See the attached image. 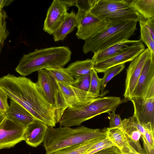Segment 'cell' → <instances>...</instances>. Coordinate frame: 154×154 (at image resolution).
Instances as JSON below:
<instances>
[{
  "label": "cell",
  "mask_w": 154,
  "mask_h": 154,
  "mask_svg": "<svg viewBox=\"0 0 154 154\" xmlns=\"http://www.w3.org/2000/svg\"><path fill=\"white\" fill-rule=\"evenodd\" d=\"M102 139L94 140L81 144L67 147L51 154H85L92 146Z\"/></svg>",
  "instance_id": "23"
},
{
  "label": "cell",
  "mask_w": 154,
  "mask_h": 154,
  "mask_svg": "<svg viewBox=\"0 0 154 154\" xmlns=\"http://www.w3.org/2000/svg\"><path fill=\"white\" fill-rule=\"evenodd\" d=\"M26 127L5 117L0 124V150L13 147L24 140Z\"/></svg>",
  "instance_id": "11"
},
{
  "label": "cell",
  "mask_w": 154,
  "mask_h": 154,
  "mask_svg": "<svg viewBox=\"0 0 154 154\" xmlns=\"http://www.w3.org/2000/svg\"><path fill=\"white\" fill-rule=\"evenodd\" d=\"M137 22L130 21L110 26L98 34L85 40L83 53L96 52L119 42L126 40L137 29Z\"/></svg>",
  "instance_id": "5"
},
{
  "label": "cell",
  "mask_w": 154,
  "mask_h": 154,
  "mask_svg": "<svg viewBox=\"0 0 154 154\" xmlns=\"http://www.w3.org/2000/svg\"><path fill=\"white\" fill-rule=\"evenodd\" d=\"M103 131L106 137L119 150H122L130 145L125 134L121 129L107 128Z\"/></svg>",
  "instance_id": "22"
},
{
  "label": "cell",
  "mask_w": 154,
  "mask_h": 154,
  "mask_svg": "<svg viewBox=\"0 0 154 154\" xmlns=\"http://www.w3.org/2000/svg\"><path fill=\"white\" fill-rule=\"evenodd\" d=\"M126 136L129 144L137 151L141 153L144 152L140 142L141 137L143 139L146 149L148 146L145 138V129L139 122L135 114L128 118L122 120L121 128Z\"/></svg>",
  "instance_id": "10"
},
{
  "label": "cell",
  "mask_w": 154,
  "mask_h": 154,
  "mask_svg": "<svg viewBox=\"0 0 154 154\" xmlns=\"http://www.w3.org/2000/svg\"><path fill=\"white\" fill-rule=\"evenodd\" d=\"M130 100L133 105L134 113L140 123L143 126L150 123L154 126V98H134Z\"/></svg>",
  "instance_id": "14"
},
{
  "label": "cell",
  "mask_w": 154,
  "mask_h": 154,
  "mask_svg": "<svg viewBox=\"0 0 154 154\" xmlns=\"http://www.w3.org/2000/svg\"><path fill=\"white\" fill-rule=\"evenodd\" d=\"M5 115L8 119L25 127L35 119L28 111L12 100Z\"/></svg>",
  "instance_id": "17"
},
{
  "label": "cell",
  "mask_w": 154,
  "mask_h": 154,
  "mask_svg": "<svg viewBox=\"0 0 154 154\" xmlns=\"http://www.w3.org/2000/svg\"><path fill=\"white\" fill-rule=\"evenodd\" d=\"M8 98L6 94L0 89V109L4 113H5L9 108Z\"/></svg>",
  "instance_id": "35"
},
{
  "label": "cell",
  "mask_w": 154,
  "mask_h": 154,
  "mask_svg": "<svg viewBox=\"0 0 154 154\" xmlns=\"http://www.w3.org/2000/svg\"><path fill=\"white\" fill-rule=\"evenodd\" d=\"M116 109L108 113V117L109 120V128H120L122 127V120L119 115L115 113Z\"/></svg>",
  "instance_id": "33"
},
{
  "label": "cell",
  "mask_w": 154,
  "mask_h": 154,
  "mask_svg": "<svg viewBox=\"0 0 154 154\" xmlns=\"http://www.w3.org/2000/svg\"><path fill=\"white\" fill-rule=\"evenodd\" d=\"M5 117V113L0 111V124Z\"/></svg>",
  "instance_id": "39"
},
{
  "label": "cell",
  "mask_w": 154,
  "mask_h": 154,
  "mask_svg": "<svg viewBox=\"0 0 154 154\" xmlns=\"http://www.w3.org/2000/svg\"><path fill=\"white\" fill-rule=\"evenodd\" d=\"M90 75L91 81L88 92L102 97L103 96L100 94L101 78L98 77L97 73L94 69L92 70Z\"/></svg>",
  "instance_id": "27"
},
{
  "label": "cell",
  "mask_w": 154,
  "mask_h": 154,
  "mask_svg": "<svg viewBox=\"0 0 154 154\" xmlns=\"http://www.w3.org/2000/svg\"><path fill=\"white\" fill-rule=\"evenodd\" d=\"M7 17L6 13L4 10L0 11V51L5 41L9 34L6 24Z\"/></svg>",
  "instance_id": "26"
},
{
  "label": "cell",
  "mask_w": 154,
  "mask_h": 154,
  "mask_svg": "<svg viewBox=\"0 0 154 154\" xmlns=\"http://www.w3.org/2000/svg\"><path fill=\"white\" fill-rule=\"evenodd\" d=\"M154 98V54H151L143 68L131 98Z\"/></svg>",
  "instance_id": "8"
},
{
  "label": "cell",
  "mask_w": 154,
  "mask_h": 154,
  "mask_svg": "<svg viewBox=\"0 0 154 154\" xmlns=\"http://www.w3.org/2000/svg\"><path fill=\"white\" fill-rule=\"evenodd\" d=\"M0 111H1V112H2L1 110V109H0Z\"/></svg>",
  "instance_id": "40"
},
{
  "label": "cell",
  "mask_w": 154,
  "mask_h": 154,
  "mask_svg": "<svg viewBox=\"0 0 154 154\" xmlns=\"http://www.w3.org/2000/svg\"><path fill=\"white\" fill-rule=\"evenodd\" d=\"M77 23L76 14L75 11L72 10L70 13H68L61 25L52 34L54 41H63L77 27Z\"/></svg>",
  "instance_id": "19"
},
{
  "label": "cell",
  "mask_w": 154,
  "mask_h": 154,
  "mask_svg": "<svg viewBox=\"0 0 154 154\" xmlns=\"http://www.w3.org/2000/svg\"><path fill=\"white\" fill-rule=\"evenodd\" d=\"M131 5L145 19L154 17V0H127Z\"/></svg>",
  "instance_id": "21"
},
{
  "label": "cell",
  "mask_w": 154,
  "mask_h": 154,
  "mask_svg": "<svg viewBox=\"0 0 154 154\" xmlns=\"http://www.w3.org/2000/svg\"><path fill=\"white\" fill-rule=\"evenodd\" d=\"M71 55V51L66 46L35 49L23 55L15 70L25 76L41 69L63 67L70 60Z\"/></svg>",
  "instance_id": "2"
},
{
  "label": "cell",
  "mask_w": 154,
  "mask_h": 154,
  "mask_svg": "<svg viewBox=\"0 0 154 154\" xmlns=\"http://www.w3.org/2000/svg\"><path fill=\"white\" fill-rule=\"evenodd\" d=\"M68 8L63 0H53L48 10L43 25L44 30L52 35L67 15Z\"/></svg>",
  "instance_id": "13"
},
{
  "label": "cell",
  "mask_w": 154,
  "mask_h": 154,
  "mask_svg": "<svg viewBox=\"0 0 154 154\" xmlns=\"http://www.w3.org/2000/svg\"><path fill=\"white\" fill-rule=\"evenodd\" d=\"M38 73L36 83L45 98L55 108L56 96L58 89L56 80L46 69L38 70Z\"/></svg>",
  "instance_id": "15"
},
{
  "label": "cell",
  "mask_w": 154,
  "mask_h": 154,
  "mask_svg": "<svg viewBox=\"0 0 154 154\" xmlns=\"http://www.w3.org/2000/svg\"><path fill=\"white\" fill-rule=\"evenodd\" d=\"M139 22L147 29L154 40V17L149 19L143 18Z\"/></svg>",
  "instance_id": "34"
},
{
  "label": "cell",
  "mask_w": 154,
  "mask_h": 154,
  "mask_svg": "<svg viewBox=\"0 0 154 154\" xmlns=\"http://www.w3.org/2000/svg\"><path fill=\"white\" fill-rule=\"evenodd\" d=\"M143 126L145 129V138L148 146L147 151L151 154L154 149V126L150 123Z\"/></svg>",
  "instance_id": "30"
},
{
  "label": "cell",
  "mask_w": 154,
  "mask_h": 154,
  "mask_svg": "<svg viewBox=\"0 0 154 154\" xmlns=\"http://www.w3.org/2000/svg\"><path fill=\"white\" fill-rule=\"evenodd\" d=\"M113 146H115L114 143L106 137L92 146L85 154H93Z\"/></svg>",
  "instance_id": "31"
},
{
  "label": "cell",
  "mask_w": 154,
  "mask_h": 154,
  "mask_svg": "<svg viewBox=\"0 0 154 154\" xmlns=\"http://www.w3.org/2000/svg\"><path fill=\"white\" fill-rule=\"evenodd\" d=\"M125 67V64H121L111 67L104 73V76L101 78V94L103 96L106 94L105 89L107 83L114 76L119 74Z\"/></svg>",
  "instance_id": "25"
},
{
  "label": "cell",
  "mask_w": 154,
  "mask_h": 154,
  "mask_svg": "<svg viewBox=\"0 0 154 154\" xmlns=\"http://www.w3.org/2000/svg\"><path fill=\"white\" fill-rule=\"evenodd\" d=\"M90 12L111 26L139 22L143 18L127 0H97Z\"/></svg>",
  "instance_id": "4"
},
{
  "label": "cell",
  "mask_w": 154,
  "mask_h": 154,
  "mask_svg": "<svg viewBox=\"0 0 154 154\" xmlns=\"http://www.w3.org/2000/svg\"><path fill=\"white\" fill-rule=\"evenodd\" d=\"M126 102L119 97H99L91 103L75 109H66L59 122L60 126H79L83 122L104 113H109Z\"/></svg>",
  "instance_id": "3"
},
{
  "label": "cell",
  "mask_w": 154,
  "mask_h": 154,
  "mask_svg": "<svg viewBox=\"0 0 154 154\" xmlns=\"http://www.w3.org/2000/svg\"><path fill=\"white\" fill-rule=\"evenodd\" d=\"M94 64L92 60L77 61L69 65L65 70L75 79L84 75H91L92 70L94 69Z\"/></svg>",
  "instance_id": "20"
},
{
  "label": "cell",
  "mask_w": 154,
  "mask_h": 154,
  "mask_svg": "<svg viewBox=\"0 0 154 154\" xmlns=\"http://www.w3.org/2000/svg\"><path fill=\"white\" fill-rule=\"evenodd\" d=\"M48 126L36 119L26 127L24 134V140L28 145L36 147L43 142Z\"/></svg>",
  "instance_id": "16"
},
{
  "label": "cell",
  "mask_w": 154,
  "mask_h": 154,
  "mask_svg": "<svg viewBox=\"0 0 154 154\" xmlns=\"http://www.w3.org/2000/svg\"><path fill=\"white\" fill-rule=\"evenodd\" d=\"M90 81V75H84L75 79L70 85L82 90L88 92Z\"/></svg>",
  "instance_id": "29"
},
{
  "label": "cell",
  "mask_w": 154,
  "mask_h": 154,
  "mask_svg": "<svg viewBox=\"0 0 154 154\" xmlns=\"http://www.w3.org/2000/svg\"><path fill=\"white\" fill-rule=\"evenodd\" d=\"M116 154H149L148 152L144 151L142 153H140L132 148L130 145L122 150H120L117 148Z\"/></svg>",
  "instance_id": "36"
},
{
  "label": "cell",
  "mask_w": 154,
  "mask_h": 154,
  "mask_svg": "<svg viewBox=\"0 0 154 154\" xmlns=\"http://www.w3.org/2000/svg\"><path fill=\"white\" fill-rule=\"evenodd\" d=\"M106 137L103 131L83 125L74 128L61 126L55 128L48 126L43 146L46 154H51L63 148L103 139Z\"/></svg>",
  "instance_id": "1"
},
{
  "label": "cell",
  "mask_w": 154,
  "mask_h": 154,
  "mask_svg": "<svg viewBox=\"0 0 154 154\" xmlns=\"http://www.w3.org/2000/svg\"><path fill=\"white\" fill-rule=\"evenodd\" d=\"M151 52L147 48L132 61L126 70L124 96L126 102L131 99L144 66Z\"/></svg>",
  "instance_id": "9"
},
{
  "label": "cell",
  "mask_w": 154,
  "mask_h": 154,
  "mask_svg": "<svg viewBox=\"0 0 154 154\" xmlns=\"http://www.w3.org/2000/svg\"><path fill=\"white\" fill-rule=\"evenodd\" d=\"M139 40L128 39L115 44L101 51L94 53L91 60L94 64L125 51Z\"/></svg>",
  "instance_id": "18"
},
{
  "label": "cell",
  "mask_w": 154,
  "mask_h": 154,
  "mask_svg": "<svg viewBox=\"0 0 154 154\" xmlns=\"http://www.w3.org/2000/svg\"><path fill=\"white\" fill-rule=\"evenodd\" d=\"M58 89L56 98V121L59 122L65 110L75 109L94 100L99 96L77 88L70 84L56 80Z\"/></svg>",
  "instance_id": "6"
},
{
  "label": "cell",
  "mask_w": 154,
  "mask_h": 154,
  "mask_svg": "<svg viewBox=\"0 0 154 154\" xmlns=\"http://www.w3.org/2000/svg\"><path fill=\"white\" fill-rule=\"evenodd\" d=\"M45 69L59 82L71 85L75 80V79L63 67L49 68Z\"/></svg>",
  "instance_id": "24"
},
{
  "label": "cell",
  "mask_w": 154,
  "mask_h": 154,
  "mask_svg": "<svg viewBox=\"0 0 154 154\" xmlns=\"http://www.w3.org/2000/svg\"><path fill=\"white\" fill-rule=\"evenodd\" d=\"M12 1V0H0V11H2L4 7L10 5Z\"/></svg>",
  "instance_id": "38"
},
{
  "label": "cell",
  "mask_w": 154,
  "mask_h": 154,
  "mask_svg": "<svg viewBox=\"0 0 154 154\" xmlns=\"http://www.w3.org/2000/svg\"><path fill=\"white\" fill-rule=\"evenodd\" d=\"M117 148L115 146L104 149L93 154H116Z\"/></svg>",
  "instance_id": "37"
},
{
  "label": "cell",
  "mask_w": 154,
  "mask_h": 154,
  "mask_svg": "<svg viewBox=\"0 0 154 154\" xmlns=\"http://www.w3.org/2000/svg\"><path fill=\"white\" fill-rule=\"evenodd\" d=\"M76 15L78 23L76 35L79 39L85 40L112 26L90 11L78 10Z\"/></svg>",
  "instance_id": "7"
},
{
  "label": "cell",
  "mask_w": 154,
  "mask_h": 154,
  "mask_svg": "<svg viewBox=\"0 0 154 154\" xmlns=\"http://www.w3.org/2000/svg\"><path fill=\"white\" fill-rule=\"evenodd\" d=\"M97 1V0H75V6L78 8V10L90 11Z\"/></svg>",
  "instance_id": "32"
},
{
  "label": "cell",
  "mask_w": 154,
  "mask_h": 154,
  "mask_svg": "<svg viewBox=\"0 0 154 154\" xmlns=\"http://www.w3.org/2000/svg\"><path fill=\"white\" fill-rule=\"evenodd\" d=\"M140 27V39L144 43L152 53L154 54V40L150 33L145 27L139 23Z\"/></svg>",
  "instance_id": "28"
},
{
  "label": "cell",
  "mask_w": 154,
  "mask_h": 154,
  "mask_svg": "<svg viewBox=\"0 0 154 154\" xmlns=\"http://www.w3.org/2000/svg\"><path fill=\"white\" fill-rule=\"evenodd\" d=\"M145 47L140 39L138 42L125 51L94 64L97 73L104 72L109 68L134 59L145 49Z\"/></svg>",
  "instance_id": "12"
}]
</instances>
